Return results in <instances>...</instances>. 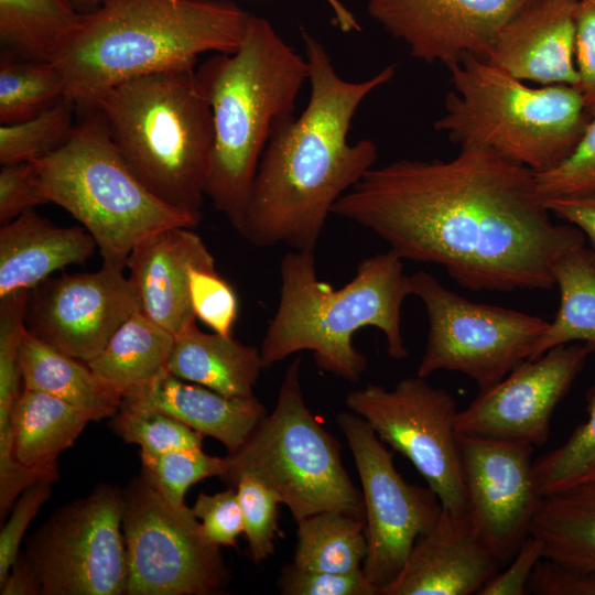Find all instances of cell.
<instances>
[{"label":"cell","instance_id":"1","mask_svg":"<svg viewBox=\"0 0 595 595\" xmlns=\"http://www.w3.org/2000/svg\"><path fill=\"white\" fill-rule=\"evenodd\" d=\"M332 214L470 291L550 290L558 258L585 244L578 228L551 220L534 171L482 148L372 167Z\"/></svg>","mask_w":595,"mask_h":595},{"label":"cell","instance_id":"2","mask_svg":"<svg viewBox=\"0 0 595 595\" xmlns=\"http://www.w3.org/2000/svg\"><path fill=\"white\" fill-rule=\"evenodd\" d=\"M310 98L298 118L280 127L260 159L239 234L257 247L283 244L315 250L333 206L375 167L370 139L347 140L364 100L388 84L396 66L350 82L337 73L324 45L302 31Z\"/></svg>","mask_w":595,"mask_h":595},{"label":"cell","instance_id":"3","mask_svg":"<svg viewBox=\"0 0 595 595\" xmlns=\"http://www.w3.org/2000/svg\"><path fill=\"white\" fill-rule=\"evenodd\" d=\"M249 17L231 0H106L52 63L65 96L88 108L121 83L194 68L207 52L234 53Z\"/></svg>","mask_w":595,"mask_h":595},{"label":"cell","instance_id":"4","mask_svg":"<svg viewBox=\"0 0 595 595\" xmlns=\"http://www.w3.org/2000/svg\"><path fill=\"white\" fill-rule=\"evenodd\" d=\"M196 73L214 129L206 195L239 231L262 153L294 118L309 63L267 19L250 14L238 48L216 53Z\"/></svg>","mask_w":595,"mask_h":595},{"label":"cell","instance_id":"5","mask_svg":"<svg viewBox=\"0 0 595 595\" xmlns=\"http://www.w3.org/2000/svg\"><path fill=\"white\" fill-rule=\"evenodd\" d=\"M402 260L392 250L368 257L348 283L334 288L318 279L314 250L285 253L279 304L260 348L264 368L309 350L318 368L356 382L367 358L353 345V336L368 326L382 332L391 358H407L401 307L412 290Z\"/></svg>","mask_w":595,"mask_h":595},{"label":"cell","instance_id":"6","mask_svg":"<svg viewBox=\"0 0 595 595\" xmlns=\"http://www.w3.org/2000/svg\"><path fill=\"white\" fill-rule=\"evenodd\" d=\"M88 108L102 119L119 152L152 194L202 218L214 129L195 67L121 83Z\"/></svg>","mask_w":595,"mask_h":595},{"label":"cell","instance_id":"7","mask_svg":"<svg viewBox=\"0 0 595 595\" xmlns=\"http://www.w3.org/2000/svg\"><path fill=\"white\" fill-rule=\"evenodd\" d=\"M446 67L453 89L434 129L459 148L487 149L542 172L573 151L591 118L574 85L528 86L476 56Z\"/></svg>","mask_w":595,"mask_h":595},{"label":"cell","instance_id":"8","mask_svg":"<svg viewBox=\"0 0 595 595\" xmlns=\"http://www.w3.org/2000/svg\"><path fill=\"white\" fill-rule=\"evenodd\" d=\"M35 163L47 203L64 208L93 236L102 263L126 268L143 239L171 227L194 228L202 219L149 191L98 113L75 126L61 148Z\"/></svg>","mask_w":595,"mask_h":595},{"label":"cell","instance_id":"9","mask_svg":"<svg viewBox=\"0 0 595 595\" xmlns=\"http://www.w3.org/2000/svg\"><path fill=\"white\" fill-rule=\"evenodd\" d=\"M300 367L298 357L285 370L273 411L225 456L221 479L234 486L240 475H253L274 491L295 521L325 511L365 519L363 494L345 469L338 441L305 403Z\"/></svg>","mask_w":595,"mask_h":595},{"label":"cell","instance_id":"10","mask_svg":"<svg viewBox=\"0 0 595 595\" xmlns=\"http://www.w3.org/2000/svg\"><path fill=\"white\" fill-rule=\"evenodd\" d=\"M126 595H212L229 571L192 508L171 502L147 470L123 489Z\"/></svg>","mask_w":595,"mask_h":595},{"label":"cell","instance_id":"11","mask_svg":"<svg viewBox=\"0 0 595 595\" xmlns=\"http://www.w3.org/2000/svg\"><path fill=\"white\" fill-rule=\"evenodd\" d=\"M412 295L426 311L429 332L416 375L440 371L469 377L487 390L522 363L547 331L548 321L497 305L469 301L446 289L434 275H410Z\"/></svg>","mask_w":595,"mask_h":595},{"label":"cell","instance_id":"12","mask_svg":"<svg viewBox=\"0 0 595 595\" xmlns=\"http://www.w3.org/2000/svg\"><path fill=\"white\" fill-rule=\"evenodd\" d=\"M123 489L98 484L55 510L25 542L41 595H123L128 562Z\"/></svg>","mask_w":595,"mask_h":595},{"label":"cell","instance_id":"13","mask_svg":"<svg viewBox=\"0 0 595 595\" xmlns=\"http://www.w3.org/2000/svg\"><path fill=\"white\" fill-rule=\"evenodd\" d=\"M349 410L385 444L405 456L439 497L443 509L466 510L464 474L455 421L456 401L426 378L401 379L392 389L376 383L349 391Z\"/></svg>","mask_w":595,"mask_h":595},{"label":"cell","instance_id":"14","mask_svg":"<svg viewBox=\"0 0 595 595\" xmlns=\"http://www.w3.org/2000/svg\"><path fill=\"white\" fill-rule=\"evenodd\" d=\"M336 423L351 451L361 483L367 554L363 572L378 595L402 571L409 554L441 517L443 507L428 486L408 483L371 426L354 412Z\"/></svg>","mask_w":595,"mask_h":595},{"label":"cell","instance_id":"15","mask_svg":"<svg viewBox=\"0 0 595 595\" xmlns=\"http://www.w3.org/2000/svg\"><path fill=\"white\" fill-rule=\"evenodd\" d=\"M466 513L476 532L504 564L531 533L541 495L533 446L458 433Z\"/></svg>","mask_w":595,"mask_h":595},{"label":"cell","instance_id":"16","mask_svg":"<svg viewBox=\"0 0 595 595\" xmlns=\"http://www.w3.org/2000/svg\"><path fill=\"white\" fill-rule=\"evenodd\" d=\"M125 269L102 263L94 272L63 273L43 281L30 291L26 329L79 360H91L139 311Z\"/></svg>","mask_w":595,"mask_h":595},{"label":"cell","instance_id":"17","mask_svg":"<svg viewBox=\"0 0 595 595\" xmlns=\"http://www.w3.org/2000/svg\"><path fill=\"white\" fill-rule=\"evenodd\" d=\"M591 354L587 345L571 343L526 360L494 387L478 391L475 399L457 412V433L533 447L545 444L554 410Z\"/></svg>","mask_w":595,"mask_h":595},{"label":"cell","instance_id":"18","mask_svg":"<svg viewBox=\"0 0 595 595\" xmlns=\"http://www.w3.org/2000/svg\"><path fill=\"white\" fill-rule=\"evenodd\" d=\"M530 0H368L369 15L410 54L445 66L487 58L502 26Z\"/></svg>","mask_w":595,"mask_h":595},{"label":"cell","instance_id":"19","mask_svg":"<svg viewBox=\"0 0 595 595\" xmlns=\"http://www.w3.org/2000/svg\"><path fill=\"white\" fill-rule=\"evenodd\" d=\"M502 565L473 527L466 510L443 509L414 543L398 577L380 595H470Z\"/></svg>","mask_w":595,"mask_h":595},{"label":"cell","instance_id":"20","mask_svg":"<svg viewBox=\"0 0 595 595\" xmlns=\"http://www.w3.org/2000/svg\"><path fill=\"white\" fill-rule=\"evenodd\" d=\"M193 267L216 269L208 247L188 227H171L149 236L127 259L139 311L174 336L196 320L188 286Z\"/></svg>","mask_w":595,"mask_h":595},{"label":"cell","instance_id":"21","mask_svg":"<svg viewBox=\"0 0 595 595\" xmlns=\"http://www.w3.org/2000/svg\"><path fill=\"white\" fill-rule=\"evenodd\" d=\"M577 4L578 0H530L502 26L486 60L522 82L576 86Z\"/></svg>","mask_w":595,"mask_h":595},{"label":"cell","instance_id":"22","mask_svg":"<svg viewBox=\"0 0 595 595\" xmlns=\"http://www.w3.org/2000/svg\"><path fill=\"white\" fill-rule=\"evenodd\" d=\"M97 250L83 226L62 227L28 210L0 228V299L31 291L55 271L85 264Z\"/></svg>","mask_w":595,"mask_h":595},{"label":"cell","instance_id":"23","mask_svg":"<svg viewBox=\"0 0 595 595\" xmlns=\"http://www.w3.org/2000/svg\"><path fill=\"white\" fill-rule=\"evenodd\" d=\"M121 404L172 416L203 435L216 439L228 453L236 452L267 414L266 407L255 396L225 397L169 371L126 396Z\"/></svg>","mask_w":595,"mask_h":595},{"label":"cell","instance_id":"24","mask_svg":"<svg viewBox=\"0 0 595 595\" xmlns=\"http://www.w3.org/2000/svg\"><path fill=\"white\" fill-rule=\"evenodd\" d=\"M264 368L260 350L231 335L201 331L196 322L175 336L167 371L225 397L250 398Z\"/></svg>","mask_w":595,"mask_h":595},{"label":"cell","instance_id":"25","mask_svg":"<svg viewBox=\"0 0 595 595\" xmlns=\"http://www.w3.org/2000/svg\"><path fill=\"white\" fill-rule=\"evenodd\" d=\"M91 420L79 409L52 394L23 388L0 432L11 440L12 454L36 469L58 468V456L69 448Z\"/></svg>","mask_w":595,"mask_h":595},{"label":"cell","instance_id":"26","mask_svg":"<svg viewBox=\"0 0 595 595\" xmlns=\"http://www.w3.org/2000/svg\"><path fill=\"white\" fill-rule=\"evenodd\" d=\"M23 388L52 394L83 411L91 421L112 418L121 399L109 391L88 365L25 329L19 350Z\"/></svg>","mask_w":595,"mask_h":595},{"label":"cell","instance_id":"27","mask_svg":"<svg viewBox=\"0 0 595 595\" xmlns=\"http://www.w3.org/2000/svg\"><path fill=\"white\" fill-rule=\"evenodd\" d=\"M174 340L172 333L138 311L86 364L97 379L122 400L167 371Z\"/></svg>","mask_w":595,"mask_h":595},{"label":"cell","instance_id":"28","mask_svg":"<svg viewBox=\"0 0 595 595\" xmlns=\"http://www.w3.org/2000/svg\"><path fill=\"white\" fill-rule=\"evenodd\" d=\"M531 533L542 541L545 559L595 570V483L543 496Z\"/></svg>","mask_w":595,"mask_h":595},{"label":"cell","instance_id":"29","mask_svg":"<svg viewBox=\"0 0 595 595\" xmlns=\"http://www.w3.org/2000/svg\"><path fill=\"white\" fill-rule=\"evenodd\" d=\"M552 273L560 306L530 359L571 343L585 344L595 353V251L585 244L570 249L554 262Z\"/></svg>","mask_w":595,"mask_h":595},{"label":"cell","instance_id":"30","mask_svg":"<svg viewBox=\"0 0 595 595\" xmlns=\"http://www.w3.org/2000/svg\"><path fill=\"white\" fill-rule=\"evenodd\" d=\"M83 17L73 0H0L1 51L52 63Z\"/></svg>","mask_w":595,"mask_h":595},{"label":"cell","instance_id":"31","mask_svg":"<svg viewBox=\"0 0 595 595\" xmlns=\"http://www.w3.org/2000/svg\"><path fill=\"white\" fill-rule=\"evenodd\" d=\"M296 524L294 566L342 574L363 570L367 554L365 519L325 511L302 518Z\"/></svg>","mask_w":595,"mask_h":595},{"label":"cell","instance_id":"32","mask_svg":"<svg viewBox=\"0 0 595 595\" xmlns=\"http://www.w3.org/2000/svg\"><path fill=\"white\" fill-rule=\"evenodd\" d=\"M63 97H65L64 78L53 63L1 51V125L31 119Z\"/></svg>","mask_w":595,"mask_h":595},{"label":"cell","instance_id":"33","mask_svg":"<svg viewBox=\"0 0 595 595\" xmlns=\"http://www.w3.org/2000/svg\"><path fill=\"white\" fill-rule=\"evenodd\" d=\"M587 419L559 447L533 463L542 496L595 483V385L585 394Z\"/></svg>","mask_w":595,"mask_h":595},{"label":"cell","instance_id":"34","mask_svg":"<svg viewBox=\"0 0 595 595\" xmlns=\"http://www.w3.org/2000/svg\"><path fill=\"white\" fill-rule=\"evenodd\" d=\"M77 104L63 97L40 115L0 126V164L35 162L61 148L75 128Z\"/></svg>","mask_w":595,"mask_h":595},{"label":"cell","instance_id":"35","mask_svg":"<svg viewBox=\"0 0 595 595\" xmlns=\"http://www.w3.org/2000/svg\"><path fill=\"white\" fill-rule=\"evenodd\" d=\"M112 431L143 454L202 447L205 435L166 414L121 404L111 418Z\"/></svg>","mask_w":595,"mask_h":595},{"label":"cell","instance_id":"36","mask_svg":"<svg viewBox=\"0 0 595 595\" xmlns=\"http://www.w3.org/2000/svg\"><path fill=\"white\" fill-rule=\"evenodd\" d=\"M142 468L149 473L162 494L175 505H184L186 490L208 478H223L225 457L206 454L202 447L177 448L162 454L140 453Z\"/></svg>","mask_w":595,"mask_h":595},{"label":"cell","instance_id":"37","mask_svg":"<svg viewBox=\"0 0 595 595\" xmlns=\"http://www.w3.org/2000/svg\"><path fill=\"white\" fill-rule=\"evenodd\" d=\"M30 291L0 299V430L10 426L13 405L23 389L19 350L26 329Z\"/></svg>","mask_w":595,"mask_h":595},{"label":"cell","instance_id":"38","mask_svg":"<svg viewBox=\"0 0 595 595\" xmlns=\"http://www.w3.org/2000/svg\"><path fill=\"white\" fill-rule=\"evenodd\" d=\"M234 487L241 508L250 558L256 564L261 563L274 552L280 499L264 483L250 474L240 475Z\"/></svg>","mask_w":595,"mask_h":595},{"label":"cell","instance_id":"39","mask_svg":"<svg viewBox=\"0 0 595 595\" xmlns=\"http://www.w3.org/2000/svg\"><path fill=\"white\" fill-rule=\"evenodd\" d=\"M542 199L595 192V107L573 151L555 166L536 172Z\"/></svg>","mask_w":595,"mask_h":595},{"label":"cell","instance_id":"40","mask_svg":"<svg viewBox=\"0 0 595 595\" xmlns=\"http://www.w3.org/2000/svg\"><path fill=\"white\" fill-rule=\"evenodd\" d=\"M188 286L195 316L220 335H231L238 316V299L234 288L216 269L193 267Z\"/></svg>","mask_w":595,"mask_h":595},{"label":"cell","instance_id":"41","mask_svg":"<svg viewBox=\"0 0 595 595\" xmlns=\"http://www.w3.org/2000/svg\"><path fill=\"white\" fill-rule=\"evenodd\" d=\"M278 585L284 595H378L363 570L346 574L315 572L291 563L282 569Z\"/></svg>","mask_w":595,"mask_h":595},{"label":"cell","instance_id":"42","mask_svg":"<svg viewBox=\"0 0 595 595\" xmlns=\"http://www.w3.org/2000/svg\"><path fill=\"white\" fill-rule=\"evenodd\" d=\"M192 510L213 543L219 547L237 545V538L244 532V521L234 486L212 495L201 491Z\"/></svg>","mask_w":595,"mask_h":595},{"label":"cell","instance_id":"43","mask_svg":"<svg viewBox=\"0 0 595 595\" xmlns=\"http://www.w3.org/2000/svg\"><path fill=\"white\" fill-rule=\"evenodd\" d=\"M47 203L35 162L1 165L0 223L4 225L21 214Z\"/></svg>","mask_w":595,"mask_h":595},{"label":"cell","instance_id":"44","mask_svg":"<svg viewBox=\"0 0 595 595\" xmlns=\"http://www.w3.org/2000/svg\"><path fill=\"white\" fill-rule=\"evenodd\" d=\"M54 482L42 480L24 489L14 501L11 513L0 532V584L20 554L24 533L50 498Z\"/></svg>","mask_w":595,"mask_h":595},{"label":"cell","instance_id":"45","mask_svg":"<svg viewBox=\"0 0 595 595\" xmlns=\"http://www.w3.org/2000/svg\"><path fill=\"white\" fill-rule=\"evenodd\" d=\"M544 558L543 543L530 533L509 561L507 569L497 572L477 595H524L528 594L532 573Z\"/></svg>","mask_w":595,"mask_h":595},{"label":"cell","instance_id":"46","mask_svg":"<svg viewBox=\"0 0 595 595\" xmlns=\"http://www.w3.org/2000/svg\"><path fill=\"white\" fill-rule=\"evenodd\" d=\"M528 591L537 595H595V570L566 566L543 558L532 573Z\"/></svg>","mask_w":595,"mask_h":595},{"label":"cell","instance_id":"47","mask_svg":"<svg viewBox=\"0 0 595 595\" xmlns=\"http://www.w3.org/2000/svg\"><path fill=\"white\" fill-rule=\"evenodd\" d=\"M576 87L586 106L595 107V0H578L575 18Z\"/></svg>","mask_w":595,"mask_h":595},{"label":"cell","instance_id":"48","mask_svg":"<svg viewBox=\"0 0 595 595\" xmlns=\"http://www.w3.org/2000/svg\"><path fill=\"white\" fill-rule=\"evenodd\" d=\"M551 214L578 228L595 251V192L543 199Z\"/></svg>","mask_w":595,"mask_h":595},{"label":"cell","instance_id":"49","mask_svg":"<svg viewBox=\"0 0 595 595\" xmlns=\"http://www.w3.org/2000/svg\"><path fill=\"white\" fill-rule=\"evenodd\" d=\"M41 583L29 560L20 552L0 584L1 595H41Z\"/></svg>","mask_w":595,"mask_h":595},{"label":"cell","instance_id":"50","mask_svg":"<svg viewBox=\"0 0 595 595\" xmlns=\"http://www.w3.org/2000/svg\"><path fill=\"white\" fill-rule=\"evenodd\" d=\"M77 11L82 14H89L99 9L106 0H73Z\"/></svg>","mask_w":595,"mask_h":595}]
</instances>
